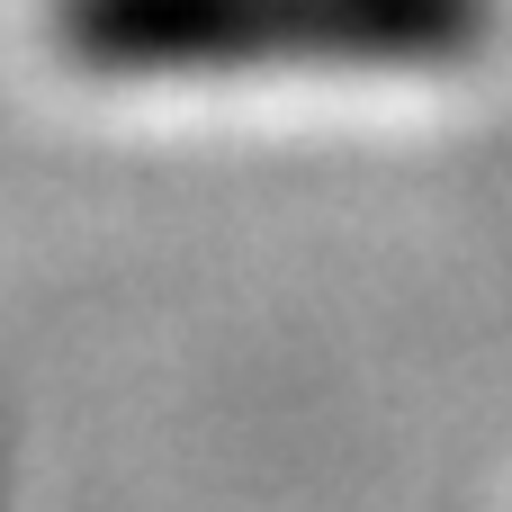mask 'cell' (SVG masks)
<instances>
[{
	"label": "cell",
	"instance_id": "obj_1",
	"mask_svg": "<svg viewBox=\"0 0 512 512\" xmlns=\"http://www.w3.org/2000/svg\"><path fill=\"white\" fill-rule=\"evenodd\" d=\"M54 27L108 72L450 63L486 36V0H63Z\"/></svg>",
	"mask_w": 512,
	"mask_h": 512
}]
</instances>
